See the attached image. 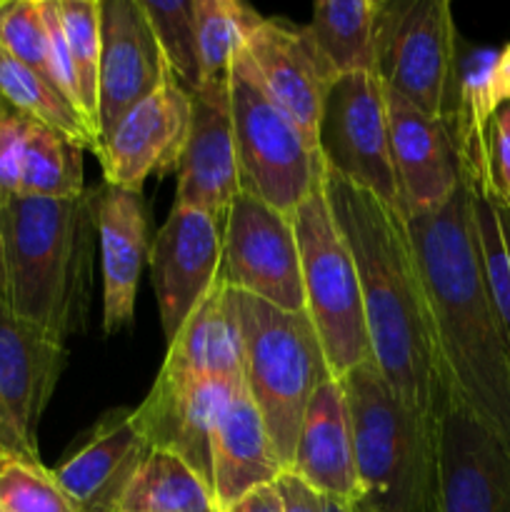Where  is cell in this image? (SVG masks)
Masks as SVG:
<instances>
[{
  "instance_id": "obj_7",
  "label": "cell",
  "mask_w": 510,
  "mask_h": 512,
  "mask_svg": "<svg viewBox=\"0 0 510 512\" xmlns=\"http://www.w3.org/2000/svg\"><path fill=\"white\" fill-rule=\"evenodd\" d=\"M375 75L385 93L425 115L455 118L460 40L448 0H380Z\"/></svg>"
},
{
  "instance_id": "obj_4",
  "label": "cell",
  "mask_w": 510,
  "mask_h": 512,
  "mask_svg": "<svg viewBox=\"0 0 510 512\" xmlns=\"http://www.w3.org/2000/svg\"><path fill=\"white\" fill-rule=\"evenodd\" d=\"M340 383L353 425L358 512H438V420L408 408L373 360Z\"/></svg>"
},
{
  "instance_id": "obj_11",
  "label": "cell",
  "mask_w": 510,
  "mask_h": 512,
  "mask_svg": "<svg viewBox=\"0 0 510 512\" xmlns=\"http://www.w3.org/2000/svg\"><path fill=\"white\" fill-rule=\"evenodd\" d=\"M65 365V343L18 318L0 295V450L38 458V425Z\"/></svg>"
},
{
  "instance_id": "obj_34",
  "label": "cell",
  "mask_w": 510,
  "mask_h": 512,
  "mask_svg": "<svg viewBox=\"0 0 510 512\" xmlns=\"http://www.w3.org/2000/svg\"><path fill=\"white\" fill-rule=\"evenodd\" d=\"M0 48L53 83L43 0H0Z\"/></svg>"
},
{
  "instance_id": "obj_29",
  "label": "cell",
  "mask_w": 510,
  "mask_h": 512,
  "mask_svg": "<svg viewBox=\"0 0 510 512\" xmlns=\"http://www.w3.org/2000/svg\"><path fill=\"white\" fill-rule=\"evenodd\" d=\"M263 15L240 0H195V38L203 83L228 80Z\"/></svg>"
},
{
  "instance_id": "obj_3",
  "label": "cell",
  "mask_w": 510,
  "mask_h": 512,
  "mask_svg": "<svg viewBox=\"0 0 510 512\" xmlns=\"http://www.w3.org/2000/svg\"><path fill=\"white\" fill-rule=\"evenodd\" d=\"M95 193L0 200L3 300L18 318L63 340L85 328L93 288Z\"/></svg>"
},
{
  "instance_id": "obj_9",
  "label": "cell",
  "mask_w": 510,
  "mask_h": 512,
  "mask_svg": "<svg viewBox=\"0 0 510 512\" xmlns=\"http://www.w3.org/2000/svg\"><path fill=\"white\" fill-rule=\"evenodd\" d=\"M318 153L330 175L405 215L390 153L388 95L378 75L350 73L335 80L320 120Z\"/></svg>"
},
{
  "instance_id": "obj_24",
  "label": "cell",
  "mask_w": 510,
  "mask_h": 512,
  "mask_svg": "<svg viewBox=\"0 0 510 512\" xmlns=\"http://www.w3.org/2000/svg\"><path fill=\"white\" fill-rule=\"evenodd\" d=\"M285 465L275 453L258 408L240 383L220 420L213 443V493L215 512H228L243 495L280 478Z\"/></svg>"
},
{
  "instance_id": "obj_25",
  "label": "cell",
  "mask_w": 510,
  "mask_h": 512,
  "mask_svg": "<svg viewBox=\"0 0 510 512\" xmlns=\"http://www.w3.org/2000/svg\"><path fill=\"white\" fill-rule=\"evenodd\" d=\"M380 0H320L305 25L335 75L375 73V23Z\"/></svg>"
},
{
  "instance_id": "obj_13",
  "label": "cell",
  "mask_w": 510,
  "mask_h": 512,
  "mask_svg": "<svg viewBox=\"0 0 510 512\" xmlns=\"http://www.w3.org/2000/svg\"><path fill=\"white\" fill-rule=\"evenodd\" d=\"M220 263L223 218L173 205L150 245V275L168 343L218 283Z\"/></svg>"
},
{
  "instance_id": "obj_38",
  "label": "cell",
  "mask_w": 510,
  "mask_h": 512,
  "mask_svg": "<svg viewBox=\"0 0 510 512\" xmlns=\"http://www.w3.org/2000/svg\"><path fill=\"white\" fill-rule=\"evenodd\" d=\"M275 485H278V493L283 498L285 512H323V498L290 470H283Z\"/></svg>"
},
{
  "instance_id": "obj_20",
  "label": "cell",
  "mask_w": 510,
  "mask_h": 512,
  "mask_svg": "<svg viewBox=\"0 0 510 512\" xmlns=\"http://www.w3.org/2000/svg\"><path fill=\"white\" fill-rule=\"evenodd\" d=\"M148 453L135 410L118 408L105 413L53 473L75 512H113Z\"/></svg>"
},
{
  "instance_id": "obj_27",
  "label": "cell",
  "mask_w": 510,
  "mask_h": 512,
  "mask_svg": "<svg viewBox=\"0 0 510 512\" xmlns=\"http://www.w3.org/2000/svg\"><path fill=\"white\" fill-rule=\"evenodd\" d=\"M465 178L473 193L475 233L483 258L485 283L510 350V213L500 203L490 170H473L465 173Z\"/></svg>"
},
{
  "instance_id": "obj_6",
  "label": "cell",
  "mask_w": 510,
  "mask_h": 512,
  "mask_svg": "<svg viewBox=\"0 0 510 512\" xmlns=\"http://www.w3.org/2000/svg\"><path fill=\"white\" fill-rule=\"evenodd\" d=\"M303 270L305 313L323 345L328 370L343 378L373 360L358 270L325 193V173L293 215Z\"/></svg>"
},
{
  "instance_id": "obj_10",
  "label": "cell",
  "mask_w": 510,
  "mask_h": 512,
  "mask_svg": "<svg viewBox=\"0 0 510 512\" xmlns=\"http://www.w3.org/2000/svg\"><path fill=\"white\" fill-rule=\"evenodd\" d=\"M220 280L288 313H305L303 270L293 215L240 190L223 215Z\"/></svg>"
},
{
  "instance_id": "obj_15",
  "label": "cell",
  "mask_w": 510,
  "mask_h": 512,
  "mask_svg": "<svg viewBox=\"0 0 510 512\" xmlns=\"http://www.w3.org/2000/svg\"><path fill=\"white\" fill-rule=\"evenodd\" d=\"M193 98L175 80L123 115L98 148L105 183L140 193L150 173H178L190 133Z\"/></svg>"
},
{
  "instance_id": "obj_37",
  "label": "cell",
  "mask_w": 510,
  "mask_h": 512,
  "mask_svg": "<svg viewBox=\"0 0 510 512\" xmlns=\"http://www.w3.org/2000/svg\"><path fill=\"white\" fill-rule=\"evenodd\" d=\"M488 163L495 190L510 188V105L493 113L488 125Z\"/></svg>"
},
{
  "instance_id": "obj_32",
  "label": "cell",
  "mask_w": 510,
  "mask_h": 512,
  "mask_svg": "<svg viewBox=\"0 0 510 512\" xmlns=\"http://www.w3.org/2000/svg\"><path fill=\"white\" fill-rule=\"evenodd\" d=\"M150 20L160 50H163L175 83L183 85L190 95L203 85L198 60V38H195V0H140Z\"/></svg>"
},
{
  "instance_id": "obj_39",
  "label": "cell",
  "mask_w": 510,
  "mask_h": 512,
  "mask_svg": "<svg viewBox=\"0 0 510 512\" xmlns=\"http://www.w3.org/2000/svg\"><path fill=\"white\" fill-rule=\"evenodd\" d=\"M488 103L493 113L503 105H510V43L495 53L493 65H490Z\"/></svg>"
},
{
  "instance_id": "obj_36",
  "label": "cell",
  "mask_w": 510,
  "mask_h": 512,
  "mask_svg": "<svg viewBox=\"0 0 510 512\" xmlns=\"http://www.w3.org/2000/svg\"><path fill=\"white\" fill-rule=\"evenodd\" d=\"M43 18H45V30H48L50 78H53L55 88H58L60 93H63L65 98L80 110L78 83H75L73 60H70V48H68V38H65L58 0H43Z\"/></svg>"
},
{
  "instance_id": "obj_2",
  "label": "cell",
  "mask_w": 510,
  "mask_h": 512,
  "mask_svg": "<svg viewBox=\"0 0 510 512\" xmlns=\"http://www.w3.org/2000/svg\"><path fill=\"white\" fill-rule=\"evenodd\" d=\"M325 193L358 270L373 363L408 408L438 420L445 383L408 220L328 170Z\"/></svg>"
},
{
  "instance_id": "obj_31",
  "label": "cell",
  "mask_w": 510,
  "mask_h": 512,
  "mask_svg": "<svg viewBox=\"0 0 510 512\" xmlns=\"http://www.w3.org/2000/svg\"><path fill=\"white\" fill-rule=\"evenodd\" d=\"M78 83L80 113L85 115L98 140L100 53H103V10L100 0H58Z\"/></svg>"
},
{
  "instance_id": "obj_43",
  "label": "cell",
  "mask_w": 510,
  "mask_h": 512,
  "mask_svg": "<svg viewBox=\"0 0 510 512\" xmlns=\"http://www.w3.org/2000/svg\"><path fill=\"white\" fill-rule=\"evenodd\" d=\"M10 110H13V108H10V105L5 103V98H3V95H0V118H3V115H8Z\"/></svg>"
},
{
  "instance_id": "obj_16",
  "label": "cell",
  "mask_w": 510,
  "mask_h": 512,
  "mask_svg": "<svg viewBox=\"0 0 510 512\" xmlns=\"http://www.w3.org/2000/svg\"><path fill=\"white\" fill-rule=\"evenodd\" d=\"M100 10H103V53H100L98 148L130 108L175 80L140 0H100Z\"/></svg>"
},
{
  "instance_id": "obj_40",
  "label": "cell",
  "mask_w": 510,
  "mask_h": 512,
  "mask_svg": "<svg viewBox=\"0 0 510 512\" xmlns=\"http://www.w3.org/2000/svg\"><path fill=\"white\" fill-rule=\"evenodd\" d=\"M228 512H285L283 498L278 493V485H260V488L250 490L248 495L238 500Z\"/></svg>"
},
{
  "instance_id": "obj_5",
  "label": "cell",
  "mask_w": 510,
  "mask_h": 512,
  "mask_svg": "<svg viewBox=\"0 0 510 512\" xmlns=\"http://www.w3.org/2000/svg\"><path fill=\"white\" fill-rule=\"evenodd\" d=\"M233 300L243 333V385L288 470L305 408L333 375L308 313L278 310L235 290Z\"/></svg>"
},
{
  "instance_id": "obj_12",
  "label": "cell",
  "mask_w": 510,
  "mask_h": 512,
  "mask_svg": "<svg viewBox=\"0 0 510 512\" xmlns=\"http://www.w3.org/2000/svg\"><path fill=\"white\" fill-rule=\"evenodd\" d=\"M438 512H510V450L448 385L438 413Z\"/></svg>"
},
{
  "instance_id": "obj_42",
  "label": "cell",
  "mask_w": 510,
  "mask_h": 512,
  "mask_svg": "<svg viewBox=\"0 0 510 512\" xmlns=\"http://www.w3.org/2000/svg\"><path fill=\"white\" fill-rule=\"evenodd\" d=\"M500 203H503L505 205V210H508V213H510V188H505V190H500Z\"/></svg>"
},
{
  "instance_id": "obj_19",
  "label": "cell",
  "mask_w": 510,
  "mask_h": 512,
  "mask_svg": "<svg viewBox=\"0 0 510 512\" xmlns=\"http://www.w3.org/2000/svg\"><path fill=\"white\" fill-rule=\"evenodd\" d=\"M190 98L193 113L188 143L178 165L175 205L223 218L240 193L230 78L203 83Z\"/></svg>"
},
{
  "instance_id": "obj_26",
  "label": "cell",
  "mask_w": 510,
  "mask_h": 512,
  "mask_svg": "<svg viewBox=\"0 0 510 512\" xmlns=\"http://www.w3.org/2000/svg\"><path fill=\"white\" fill-rule=\"evenodd\" d=\"M113 512H215L208 485L180 458L150 448Z\"/></svg>"
},
{
  "instance_id": "obj_35",
  "label": "cell",
  "mask_w": 510,
  "mask_h": 512,
  "mask_svg": "<svg viewBox=\"0 0 510 512\" xmlns=\"http://www.w3.org/2000/svg\"><path fill=\"white\" fill-rule=\"evenodd\" d=\"M30 125L33 120L18 110H10L0 118V200L20 195V175H23Z\"/></svg>"
},
{
  "instance_id": "obj_18",
  "label": "cell",
  "mask_w": 510,
  "mask_h": 512,
  "mask_svg": "<svg viewBox=\"0 0 510 512\" xmlns=\"http://www.w3.org/2000/svg\"><path fill=\"white\" fill-rule=\"evenodd\" d=\"M388 95L390 153L405 218L435 210L463 185L465 165L453 120L433 118L398 95Z\"/></svg>"
},
{
  "instance_id": "obj_1",
  "label": "cell",
  "mask_w": 510,
  "mask_h": 512,
  "mask_svg": "<svg viewBox=\"0 0 510 512\" xmlns=\"http://www.w3.org/2000/svg\"><path fill=\"white\" fill-rule=\"evenodd\" d=\"M405 220L443 383L510 450V350L485 283L468 178L440 208Z\"/></svg>"
},
{
  "instance_id": "obj_8",
  "label": "cell",
  "mask_w": 510,
  "mask_h": 512,
  "mask_svg": "<svg viewBox=\"0 0 510 512\" xmlns=\"http://www.w3.org/2000/svg\"><path fill=\"white\" fill-rule=\"evenodd\" d=\"M230 108L240 190L295 215L325 173L318 148L263 93L240 58L230 73Z\"/></svg>"
},
{
  "instance_id": "obj_17",
  "label": "cell",
  "mask_w": 510,
  "mask_h": 512,
  "mask_svg": "<svg viewBox=\"0 0 510 512\" xmlns=\"http://www.w3.org/2000/svg\"><path fill=\"white\" fill-rule=\"evenodd\" d=\"M243 380L200 378L188 383L155 378L135 420L150 448L173 453L210 488L213 443L220 420Z\"/></svg>"
},
{
  "instance_id": "obj_45",
  "label": "cell",
  "mask_w": 510,
  "mask_h": 512,
  "mask_svg": "<svg viewBox=\"0 0 510 512\" xmlns=\"http://www.w3.org/2000/svg\"><path fill=\"white\" fill-rule=\"evenodd\" d=\"M0 455H3V450H0Z\"/></svg>"
},
{
  "instance_id": "obj_30",
  "label": "cell",
  "mask_w": 510,
  "mask_h": 512,
  "mask_svg": "<svg viewBox=\"0 0 510 512\" xmlns=\"http://www.w3.org/2000/svg\"><path fill=\"white\" fill-rule=\"evenodd\" d=\"M83 150L63 133L33 120L25 145L20 195L50 200L80 198L85 193Z\"/></svg>"
},
{
  "instance_id": "obj_21",
  "label": "cell",
  "mask_w": 510,
  "mask_h": 512,
  "mask_svg": "<svg viewBox=\"0 0 510 512\" xmlns=\"http://www.w3.org/2000/svg\"><path fill=\"white\" fill-rule=\"evenodd\" d=\"M95 193V230L103 265V328L113 335L135 315L140 275L148 260L143 195L103 183Z\"/></svg>"
},
{
  "instance_id": "obj_28",
  "label": "cell",
  "mask_w": 510,
  "mask_h": 512,
  "mask_svg": "<svg viewBox=\"0 0 510 512\" xmlns=\"http://www.w3.org/2000/svg\"><path fill=\"white\" fill-rule=\"evenodd\" d=\"M0 95L10 108L28 115L35 123L58 130L80 148H88L93 153L98 150V140L83 113L48 78L25 68L3 48H0Z\"/></svg>"
},
{
  "instance_id": "obj_23",
  "label": "cell",
  "mask_w": 510,
  "mask_h": 512,
  "mask_svg": "<svg viewBox=\"0 0 510 512\" xmlns=\"http://www.w3.org/2000/svg\"><path fill=\"white\" fill-rule=\"evenodd\" d=\"M158 378L173 383L200 378L243 380V333L233 290L220 278L168 343Z\"/></svg>"
},
{
  "instance_id": "obj_22",
  "label": "cell",
  "mask_w": 510,
  "mask_h": 512,
  "mask_svg": "<svg viewBox=\"0 0 510 512\" xmlns=\"http://www.w3.org/2000/svg\"><path fill=\"white\" fill-rule=\"evenodd\" d=\"M288 470L320 498L353 505L358 500L353 425L338 378L323 380L310 398Z\"/></svg>"
},
{
  "instance_id": "obj_33",
  "label": "cell",
  "mask_w": 510,
  "mask_h": 512,
  "mask_svg": "<svg viewBox=\"0 0 510 512\" xmlns=\"http://www.w3.org/2000/svg\"><path fill=\"white\" fill-rule=\"evenodd\" d=\"M0 512H75L53 470L40 458L0 455Z\"/></svg>"
},
{
  "instance_id": "obj_44",
  "label": "cell",
  "mask_w": 510,
  "mask_h": 512,
  "mask_svg": "<svg viewBox=\"0 0 510 512\" xmlns=\"http://www.w3.org/2000/svg\"><path fill=\"white\" fill-rule=\"evenodd\" d=\"M0 290H3V265H0Z\"/></svg>"
},
{
  "instance_id": "obj_14",
  "label": "cell",
  "mask_w": 510,
  "mask_h": 512,
  "mask_svg": "<svg viewBox=\"0 0 510 512\" xmlns=\"http://www.w3.org/2000/svg\"><path fill=\"white\" fill-rule=\"evenodd\" d=\"M263 93L318 148L325 100L338 75L315 48L308 30L265 18L240 55Z\"/></svg>"
},
{
  "instance_id": "obj_41",
  "label": "cell",
  "mask_w": 510,
  "mask_h": 512,
  "mask_svg": "<svg viewBox=\"0 0 510 512\" xmlns=\"http://www.w3.org/2000/svg\"><path fill=\"white\" fill-rule=\"evenodd\" d=\"M323 512H358L353 503H343V500L323 498Z\"/></svg>"
}]
</instances>
